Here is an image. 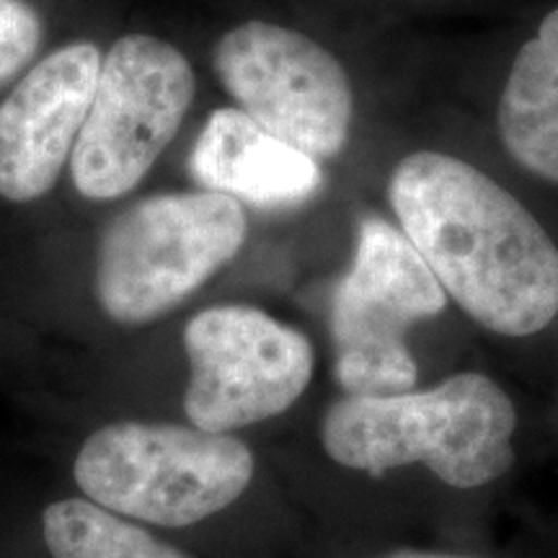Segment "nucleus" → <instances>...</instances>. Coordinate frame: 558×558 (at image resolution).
<instances>
[{"instance_id": "obj_4", "label": "nucleus", "mask_w": 558, "mask_h": 558, "mask_svg": "<svg viewBox=\"0 0 558 558\" xmlns=\"http://www.w3.org/2000/svg\"><path fill=\"white\" fill-rule=\"evenodd\" d=\"M248 220L239 199L173 192L140 199L104 230L96 300L124 326L169 316L239 254Z\"/></svg>"}, {"instance_id": "obj_6", "label": "nucleus", "mask_w": 558, "mask_h": 558, "mask_svg": "<svg viewBox=\"0 0 558 558\" xmlns=\"http://www.w3.org/2000/svg\"><path fill=\"white\" fill-rule=\"evenodd\" d=\"M194 90L192 62L171 41L153 34L117 39L70 156L75 190L96 202L135 190L177 137Z\"/></svg>"}, {"instance_id": "obj_3", "label": "nucleus", "mask_w": 558, "mask_h": 558, "mask_svg": "<svg viewBox=\"0 0 558 558\" xmlns=\"http://www.w3.org/2000/svg\"><path fill=\"white\" fill-rule=\"evenodd\" d=\"M75 484L109 512L160 527H186L233 505L254 478L241 439L181 424L117 422L78 450Z\"/></svg>"}, {"instance_id": "obj_12", "label": "nucleus", "mask_w": 558, "mask_h": 558, "mask_svg": "<svg viewBox=\"0 0 558 558\" xmlns=\"http://www.w3.org/2000/svg\"><path fill=\"white\" fill-rule=\"evenodd\" d=\"M52 558H192L90 499H60L41 514Z\"/></svg>"}, {"instance_id": "obj_1", "label": "nucleus", "mask_w": 558, "mask_h": 558, "mask_svg": "<svg viewBox=\"0 0 558 558\" xmlns=\"http://www.w3.org/2000/svg\"><path fill=\"white\" fill-rule=\"evenodd\" d=\"M388 202L448 298L484 329L533 337L558 316V246L486 171L416 150L390 173Z\"/></svg>"}, {"instance_id": "obj_7", "label": "nucleus", "mask_w": 558, "mask_h": 558, "mask_svg": "<svg viewBox=\"0 0 558 558\" xmlns=\"http://www.w3.org/2000/svg\"><path fill=\"white\" fill-rule=\"evenodd\" d=\"M220 86L259 128L316 160L347 148L354 90L347 70L308 34L251 19L222 34L213 54Z\"/></svg>"}, {"instance_id": "obj_11", "label": "nucleus", "mask_w": 558, "mask_h": 558, "mask_svg": "<svg viewBox=\"0 0 558 558\" xmlns=\"http://www.w3.org/2000/svg\"><path fill=\"white\" fill-rule=\"evenodd\" d=\"M507 156L558 186V5L514 54L497 104Z\"/></svg>"}, {"instance_id": "obj_10", "label": "nucleus", "mask_w": 558, "mask_h": 558, "mask_svg": "<svg viewBox=\"0 0 558 558\" xmlns=\"http://www.w3.org/2000/svg\"><path fill=\"white\" fill-rule=\"evenodd\" d=\"M190 171L205 192L262 209L298 207L324 186L320 160L269 135L239 107L209 114L192 148Z\"/></svg>"}, {"instance_id": "obj_13", "label": "nucleus", "mask_w": 558, "mask_h": 558, "mask_svg": "<svg viewBox=\"0 0 558 558\" xmlns=\"http://www.w3.org/2000/svg\"><path fill=\"white\" fill-rule=\"evenodd\" d=\"M45 26L26 0H0V83L16 75L37 54Z\"/></svg>"}, {"instance_id": "obj_2", "label": "nucleus", "mask_w": 558, "mask_h": 558, "mask_svg": "<svg viewBox=\"0 0 558 558\" xmlns=\"http://www.w3.org/2000/svg\"><path fill=\"white\" fill-rule=\"evenodd\" d=\"M518 411L481 373L452 375L422 393L347 396L324 416L320 442L333 463L380 476L424 463L448 486L478 488L514 460Z\"/></svg>"}, {"instance_id": "obj_5", "label": "nucleus", "mask_w": 558, "mask_h": 558, "mask_svg": "<svg viewBox=\"0 0 558 558\" xmlns=\"http://www.w3.org/2000/svg\"><path fill=\"white\" fill-rule=\"evenodd\" d=\"M448 308V292L401 228L380 215L362 220L352 269L333 290L331 337L347 396L411 393L418 367L407 329Z\"/></svg>"}, {"instance_id": "obj_8", "label": "nucleus", "mask_w": 558, "mask_h": 558, "mask_svg": "<svg viewBox=\"0 0 558 558\" xmlns=\"http://www.w3.org/2000/svg\"><path fill=\"white\" fill-rule=\"evenodd\" d=\"M192 427L228 432L279 416L305 393L316 367L308 337L251 305H215L184 329Z\"/></svg>"}, {"instance_id": "obj_14", "label": "nucleus", "mask_w": 558, "mask_h": 558, "mask_svg": "<svg viewBox=\"0 0 558 558\" xmlns=\"http://www.w3.org/2000/svg\"><path fill=\"white\" fill-rule=\"evenodd\" d=\"M386 558H471V556H456V554H424V550H399Z\"/></svg>"}, {"instance_id": "obj_9", "label": "nucleus", "mask_w": 558, "mask_h": 558, "mask_svg": "<svg viewBox=\"0 0 558 558\" xmlns=\"http://www.w3.org/2000/svg\"><path fill=\"white\" fill-rule=\"evenodd\" d=\"M101 60L94 41L60 47L0 104V197L24 205L58 184L94 101Z\"/></svg>"}]
</instances>
